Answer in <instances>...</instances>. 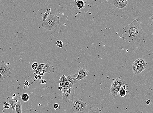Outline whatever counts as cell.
<instances>
[{
  "label": "cell",
  "instance_id": "cell-1",
  "mask_svg": "<svg viewBox=\"0 0 153 113\" xmlns=\"http://www.w3.org/2000/svg\"><path fill=\"white\" fill-rule=\"evenodd\" d=\"M122 37L123 41L135 42L145 41V35L138 19H134L124 28Z\"/></svg>",
  "mask_w": 153,
  "mask_h": 113
},
{
  "label": "cell",
  "instance_id": "cell-2",
  "mask_svg": "<svg viewBox=\"0 0 153 113\" xmlns=\"http://www.w3.org/2000/svg\"><path fill=\"white\" fill-rule=\"evenodd\" d=\"M60 22L59 16L51 14L42 23L43 28L47 31H53L58 27Z\"/></svg>",
  "mask_w": 153,
  "mask_h": 113
},
{
  "label": "cell",
  "instance_id": "cell-3",
  "mask_svg": "<svg viewBox=\"0 0 153 113\" xmlns=\"http://www.w3.org/2000/svg\"><path fill=\"white\" fill-rule=\"evenodd\" d=\"M71 107L73 112L75 113H85L87 109V104L83 102L81 98H73Z\"/></svg>",
  "mask_w": 153,
  "mask_h": 113
},
{
  "label": "cell",
  "instance_id": "cell-4",
  "mask_svg": "<svg viewBox=\"0 0 153 113\" xmlns=\"http://www.w3.org/2000/svg\"><path fill=\"white\" fill-rule=\"evenodd\" d=\"M125 81L117 78L112 83L110 92L113 96L117 95L121 87L124 84Z\"/></svg>",
  "mask_w": 153,
  "mask_h": 113
},
{
  "label": "cell",
  "instance_id": "cell-5",
  "mask_svg": "<svg viewBox=\"0 0 153 113\" xmlns=\"http://www.w3.org/2000/svg\"><path fill=\"white\" fill-rule=\"evenodd\" d=\"M61 91L62 92V99L64 102H68L74 98L75 90L73 87L63 89Z\"/></svg>",
  "mask_w": 153,
  "mask_h": 113
},
{
  "label": "cell",
  "instance_id": "cell-6",
  "mask_svg": "<svg viewBox=\"0 0 153 113\" xmlns=\"http://www.w3.org/2000/svg\"><path fill=\"white\" fill-rule=\"evenodd\" d=\"M38 68H41L43 69L45 73L50 74L51 73L54 72V68L53 66L51 64H48L47 62L43 63V64H41L39 63H38Z\"/></svg>",
  "mask_w": 153,
  "mask_h": 113
},
{
  "label": "cell",
  "instance_id": "cell-7",
  "mask_svg": "<svg viewBox=\"0 0 153 113\" xmlns=\"http://www.w3.org/2000/svg\"><path fill=\"white\" fill-rule=\"evenodd\" d=\"M59 85L62 87L63 89L73 87L74 85L67 80L66 77L64 75L60 77L59 81Z\"/></svg>",
  "mask_w": 153,
  "mask_h": 113
},
{
  "label": "cell",
  "instance_id": "cell-8",
  "mask_svg": "<svg viewBox=\"0 0 153 113\" xmlns=\"http://www.w3.org/2000/svg\"><path fill=\"white\" fill-rule=\"evenodd\" d=\"M2 69L0 73L1 74L4 78H6L11 74L10 69L5 64L4 61H1Z\"/></svg>",
  "mask_w": 153,
  "mask_h": 113
},
{
  "label": "cell",
  "instance_id": "cell-9",
  "mask_svg": "<svg viewBox=\"0 0 153 113\" xmlns=\"http://www.w3.org/2000/svg\"><path fill=\"white\" fill-rule=\"evenodd\" d=\"M20 97L18 95L15 96H9L7 98L6 100L9 102L12 108V111H14L15 106L19 100Z\"/></svg>",
  "mask_w": 153,
  "mask_h": 113
},
{
  "label": "cell",
  "instance_id": "cell-10",
  "mask_svg": "<svg viewBox=\"0 0 153 113\" xmlns=\"http://www.w3.org/2000/svg\"><path fill=\"white\" fill-rule=\"evenodd\" d=\"M127 4V0H114L113 1L114 6L120 9L124 8Z\"/></svg>",
  "mask_w": 153,
  "mask_h": 113
},
{
  "label": "cell",
  "instance_id": "cell-11",
  "mask_svg": "<svg viewBox=\"0 0 153 113\" xmlns=\"http://www.w3.org/2000/svg\"><path fill=\"white\" fill-rule=\"evenodd\" d=\"M88 75L87 71L85 68H81L80 69L78 73L77 77L76 78V80L79 81L85 78Z\"/></svg>",
  "mask_w": 153,
  "mask_h": 113
},
{
  "label": "cell",
  "instance_id": "cell-12",
  "mask_svg": "<svg viewBox=\"0 0 153 113\" xmlns=\"http://www.w3.org/2000/svg\"><path fill=\"white\" fill-rule=\"evenodd\" d=\"M127 85V84H124L121 87L118 92L119 95H120V97H124L126 96L127 94V90L126 87Z\"/></svg>",
  "mask_w": 153,
  "mask_h": 113
},
{
  "label": "cell",
  "instance_id": "cell-13",
  "mask_svg": "<svg viewBox=\"0 0 153 113\" xmlns=\"http://www.w3.org/2000/svg\"><path fill=\"white\" fill-rule=\"evenodd\" d=\"M77 75L78 73H76L72 75H69L66 77V78L68 81L74 85L75 82H76L75 81L76 80V78L77 77Z\"/></svg>",
  "mask_w": 153,
  "mask_h": 113
},
{
  "label": "cell",
  "instance_id": "cell-14",
  "mask_svg": "<svg viewBox=\"0 0 153 113\" xmlns=\"http://www.w3.org/2000/svg\"><path fill=\"white\" fill-rule=\"evenodd\" d=\"M85 113H103L102 110L98 108L90 107L89 110Z\"/></svg>",
  "mask_w": 153,
  "mask_h": 113
},
{
  "label": "cell",
  "instance_id": "cell-15",
  "mask_svg": "<svg viewBox=\"0 0 153 113\" xmlns=\"http://www.w3.org/2000/svg\"><path fill=\"white\" fill-rule=\"evenodd\" d=\"M51 14V9L50 8H47L46 12L43 14L42 17L43 22H44L46 20V19Z\"/></svg>",
  "mask_w": 153,
  "mask_h": 113
},
{
  "label": "cell",
  "instance_id": "cell-16",
  "mask_svg": "<svg viewBox=\"0 0 153 113\" xmlns=\"http://www.w3.org/2000/svg\"><path fill=\"white\" fill-rule=\"evenodd\" d=\"M15 109V113H22V104L19 100L16 104Z\"/></svg>",
  "mask_w": 153,
  "mask_h": 113
},
{
  "label": "cell",
  "instance_id": "cell-17",
  "mask_svg": "<svg viewBox=\"0 0 153 113\" xmlns=\"http://www.w3.org/2000/svg\"><path fill=\"white\" fill-rule=\"evenodd\" d=\"M35 72L36 75L41 76L42 77L45 74L43 69L41 68H38L37 69Z\"/></svg>",
  "mask_w": 153,
  "mask_h": 113
},
{
  "label": "cell",
  "instance_id": "cell-18",
  "mask_svg": "<svg viewBox=\"0 0 153 113\" xmlns=\"http://www.w3.org/2000/svg\"><path fill=\"white\" fill-rule=\"evenodd\" d=\"M76 6L79 9H80L83 8L85 6L84 1L83 0H79V1L76 2Z\"/></svg>",
  "mask_w": 153,
  "mask_h": 113
},
{
  "label": "cell",
  "instance_id": "cell-19",
  "mask_svg": "<svg viewBox=\"0 0 153 113\" xmlns=\"http://www.w3.org/2000/svg\"><path fill=\"white\" fill-rule=\"evenodd\" d=\"M146 68V67H145L141 64H137V70L138 73L140 74L142 72V71L145 70Z\"/></svg>",
  "mask_w": 153,
  "mask_h": 113
},
{
  "label": "cell",
  "instance_id": "cell-20",
  "mask_svg": "<svg viewBox=\"0 0 153 113\" xmlns=\"http://www.w3.org/2000/svg\"><path fill=\"white\" fill-rule=\"evenodd\" d=\"M22 113H40L38 111H37L34 107L31 109H28L22 112Z\"/></svg>",
  "mask_w": 153,
  "mask_h": 113
},
{
  "label": "cell",
  "instance_id": "cell-21",
  "mask_svg": "<svg viewBox=\"0 0 153 113\" xmlns=\"http://www.w3.org/2000/svg\"><path fill=\"white\" fill-rule=\"evenodd\" d=\"M21 100L24 102H27L29 100L30 96L28 93H24L21 95Z\"/></svg>",
  "mask_w": 153,
  "mask_h": 113
},
{
  "label": "cell",
  "instance_id": "cell-22",
  "mask_svg": "<svg viewBox=\"0 0 153 113\" xmlns=\"http://www.w3.org/2000/svg\"><path fill=\"white\" fill-rule=\"evenodd\" d=\"M137 63H136L135 61H134L132 65V72L135 74L138 75L139 74L137 71Z\"/></svg>",
  "mask_w": 153,
  "mask_h": 113
},
{
  "label": "cell",
  "instance_id": "cell-23",
  "mask_svg": "<svg viewBox=\"0 0 153 113\" xmlns=\"http://www.w3.org/2000/svg\"><path fill=\"white\" fill-rule=\"evenodd\" d=\"M135 62L137 64H141L147 67V63L144 59H138L135 60Z\"/></svg>",
  "mask_w": 153,
  "mask_h": 113
},
{
  "label": "cell",
  "instance_id": "cell-24",
  "mask_svg": "<svg viewBox=\"0 0 153 113\" xmlns=\"http://www.w3.org/2000/svg\"><path fill=\"white\" fill-rule=\"evenodd\" d=\"M38 66V64L37 62H34L32 65V68L34 71H35L37 69Z\"/></svg>",
  "mask_w": 153,
  "mask_h": 113
},
{
  "label": "cell",
  "instance_id": "cell-25",
  "mask_svg": "<svg viewBox=\"0 0 153 113\" xmlns=\"http://www.w3.org/2000/svg\"><path fill=\"white\" fill-rule=\"evenodd\" d=\"M55 44L57 47L60 48H62L63 45V42L61 41H57Z\"/></svg>",
  "mask_w": 153,
  "mask_h": 113
},
{
  "label": "cell",
  "instance_id": "cell-26",
  "mask_svg": "<svg viewBox=\"0 0 153 113\" xmlns=\"http://www.w3.org/2000/svg\"><path fill=\"white\" fill-rule=\"evenodd\" d=\"M54 108L56 111H58L60 109V105L58 103H55L53 105Z\"/></svg>",
  "mask_w": 153,
  "mask_h": 113
},
{
  "label": "cell",
  "instance_id": "cell-27",
  "mask_svg": "<svg viewBox=\"0 0 153 113\" xmlns=\"http://www.w3.org/2000/svg\"><path fill=\"white\" fill-rule=\"evenodd\" d=\"M4 109H8L10 108V105L9 103L6 102H4V106L3 107Z\"/></svg>",
  "mask_w": 153,
  "mask_h": 113
},
{
  "label": "cell",
  "instance_id": "cell-28",
  "mask_svg": "<svg viewBox=\"0 0 153 113\" xmlns=\"http://www.w3.org/2000/svg\"><path fill=\"white\" fill-rule=\"evenodd\" d=\"M42 77L41 76L35 75V76L34 77V78L36 79H37L38 80H40L42 79Z\"/></svg>",
  "mask_w": 153,
  "mask_h": 113
},
{
  "label": "cell",
  "instance_id": "cell-29",
  "mask_svg": "<svg viewBox=\"0 0 153 113\" xmlns=\"http://www.w3.org/2000/svg\"><path fill=\"white\" fill-rule=\"evenodd\" d=\"M146 104H147V105H150L152 104V102H151V100H149V99H148V100H146Z\"/></svg>",
  "mask_w": 153,
  "mask_h": 113
},
{
  "label": "cell",
  "instance_id": "cell-30",
  "mask_svg": "<svg viewBox=\"0 0 153 113\" xmlns=\"http://www.w3.org/2000/svg\"><path fill=\"white\" fill-rule=\"evenodd\" d=\"M24 84L26 86L28 87L30 85V84L28 81L26 80L24 82Z\"/></svg>",
  "mask_w": 153,
  "mask_h": 113
},
{
  "label": "cell",
  "instance_id": "cell-31",
  "mask_svg": "<svg viewBox=\"0 0 153 113\" xmlns=\"http://www.w3.org/2000/svg\"><path fill=\"white\" fill-rule=\"evenodd\" d=\"M4 79L3 76L0 73V82L2 81L3 80V79Z\"/></svg>",
  "mask_w": 153,
  "mask_h": 113
},
{
  "label": "cell",
  "instance_id": "cell-32",
  "mask_svg": "<svg viewBox=\"0 0 153 113\" xmlns=\"http://www.w3.org/2000/svg\"><path fill=\"white\" fill-rule=\"evenodd\" d=\"M42 83L43 84H45L46 83V81L44 79H43L42 80Z\"/></svg>",
  "mask_w": 153,
  "mask_h": 113
},
{
  "label": "cell",
  "instance_id": "cell-33",
  "mask_svg": "<svg viewBox=\"0 0 153 113\" xmlns=\"http://www.w3.org/2000/svg\"><path fill=\"white\" fill-rule=\"evenodd\" d=\"M2 69V67H1V61H0V72L1 71Z\"/></svg>",
  "mask_w": 153,
  "mask_h": 113
},
{
  "label": "cell",
  "instance_id": "cell-34",
  "mask_svg": "<svg viewBox=\"0 0 153 113\" xmlns=\"http://www.w3.org/2000/svg\"><path fill=\"white\" fill-rule=\"evenodd\" d=\"M58 89H59V90H61H61H62V89H63V88H62V87L59 86V87H58Z\"/></svg>",
  "mask_w": 153,
  "mask_h": 113
},
{
  "label": "cell",
  "instance_id": "cell-35",
  "mask_svg": "<svg viewBox=\"0 0 153 113\" xmlns=\"http://www.w3.org/2000/svg\"><path fill=\"white\" fill-rule=\"evenodd\" d=\"M79 0H75V2H77L78 1H79Z\"/></svg>",
  "mask_w": 153,
  "mask_h": 113
},
{
  "label": "cell",
  "instance_id": "cell-36",
  "mask_svg": "<svg viewBox=\"0 0 153 113\" xmlns=\"http://www.w3.org/2000/svg\"><path fill=\"white\" fill-rule=\"evenodd\" d=\"M16 94H15V93H14V94H13V96H16Z\"/></svg>",
  "mask_w": 153,
  "mask_h": 113
}]
</instances>
